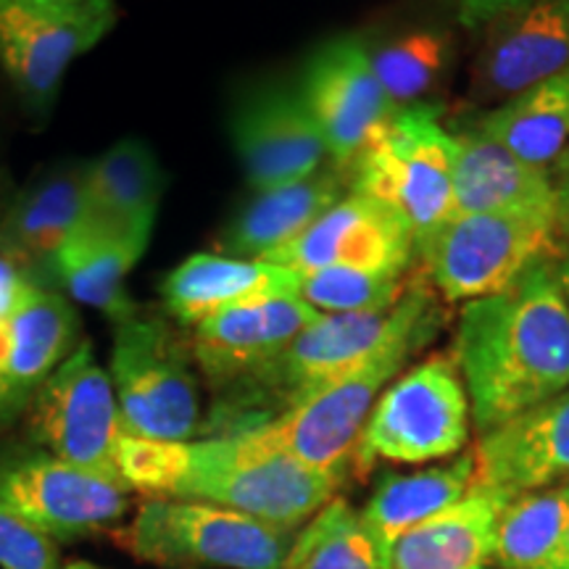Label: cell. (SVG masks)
Returning <instances> with one entry per match:
<instances>
[{"instance_id": "obj_1", "label": "cell", "mask_w": 569, "mask_h": 569, "mask_svg": "<svg viewBox=\"0 0 569 569\" xmlns=\"http://www.w3.org/2000/svg\"><path fill=\"white\" fill-rule=\"evenodd\" d=\"M478 436L569 388V306L557 256L503 293L465 303L453 338Z\"/></svg>"}, {"instance_id": "obj_2", "label": "cell", "mask_w": 569, "mask_h": 569, "mask_svg": "<svg viewBox=\"0 0 569 569\" xmlns=\"http://www.w3.org/2000/svg\"><path fill=\"white\" fill-rule=\"evenodd\" d=\"M119 478L146 498L213 503L290 530L303 528L343 486L340 478L277 451L256 432L182 443L124 436Z\"/></svg>"}, {"instance_id": "obj_3", "label": "cell", "mask_w": 569, "mask_h": 569, "mask_svg": "<svg viewBox=\"0 0 569 569\" xmlns=\"http://www.w3.org/2000/svg\"><path fill=\"white\" fill-rule=\"evenodd\" d=\"M443 322L446 311L436 288L415 277L401 301L393 306V322L386 340L367 359L296 409L251 432L303 467L346 480L356 443L377 398L422 348L436 340Z\"/></svg>"}, {"instance_id": "obj_4", "label": "cell", "mask_w": 569, "mask_h": 569, "mask_svg": "<svg viewBox=\"0 0 569 569\" xmlns=\"http://www.w3.org/2000/svg\"><path fill=\"white\" fill-rule=\"evenodd\" d=\"M393 309L322 315L259 372L213 390L198 438H230L259 430L336 382L382 343Z\"/></svg>"}, {"instance_id": "obj_5", "label": "cell", "mask_w": 569, "mask_h": 569, "mask_svg": "<svg viewBox=\"0 0 569 569\" xmlns=\"http://www.w3.org/2000/svg\"><path fill=\"white\" fill-rule=\"evenodd\" d=\"M298 530L243 511L180 498H148L117 543L161 569H282Z\"/></svg>"}, {"instance_id": "obj_6", "label": "cell", "mask_w": 569, "mask_h": 569, "mask_svg": "<svg viewBox=\"0 0 569 569\" xmlns=\"http://www.w3.org/2000/svg\"><path fill=\"white\" fill-rule=\"evenodd\" d=\"M472 409L451 353H432L382 390L356 443V478L377 461L427 465L459 457L469 443Z\"/></svg>"}, {"instance_id": "obj_7", "label": "cell", "mask_w": 569, "mask_h": 569, "mask_svg": "<svg viewBox=\"0 0 569 569\" xmlns=\"http://www.w3.org/2000/svg\"><path fill=\"white\" fill-rule=\"evenodd\" d=\"M457 142L427 103L398 109L348 167V188L386 203L411 227L417 251L453 213Z\"/></svg>"}, {"instance_id": "obj_8", "label": "cell", "mask_w": 569, "mask_h": 569, "mask_svg": "<svg viewBox=\"0 0 569 569\" xmlns=\"http://www.w3.org/2000/svg\"><path fill=\"white\" fill-rule=\"evenodd\" d=\"M109 377L124 436L163 443L201 436V390L190 340L167 319L134 315L119 322Z\"/></svg>"}, {"instance_id": "obj_9", "label": "cell", "mask_w": 569, "mask_h": 569, "mask_svg": "<svg viewBox=\"0 0 569 569\" xmlns=\"http://www.w3.org/2000/svg\"><path fill=\"white\" fill-rule=\"evenodd\" d=\"M448 303L503 293L532 264L561 253L557 222L517 213H451L417 251Z\"/></svg>"}, {"instance_id": "obj_10", "label": "cell", "mask_w": 569, "mask_h": 569, "mask_svg": "<svg viewBox=\"0 0 569 569\" xmlns=\"http://www.w3.org/2000/svg\"><path fill=\"white\" fill-rule=\"evenodd\" d=\"M113 0H0V69L32 111L51 109L71 63L117 24Z\"/></svg>"}, {"instance_id": "obj_11", "label": "cell", "mask_w": 569, "mask_h": 569, "mask_svg": "<svg viewBox=\"0 0 569 569\" xmlns=\"http://www.w3.org/2000/svg\"><path fill=\"white\" fill-rule=\"evenodd\" d=\"M24 417L30 443L69 465L122 480V417L109 369L98 365L90 340H80L48 375Z\"/></svg>"}, {"instance_id": "obj_12", "label": "cell", "mask_w": 569, "mask_h": 569, "mask_svg": "<svg viewBox=\"0 0 569 569\" xmlns=\"http://www.w3.org/2000/svg\"><path fill=\"white\" fill-rule=\"evenodd\" d=\"M0 501L59 543L119 528L130 490L27 440L0 446Z\"/></svg>"}, {"instance_id": "obj_13", "label": "cell", "mask_w": 569, "mask_h": 569, "mask_svg": "<svg viewBox=\"0 0 569 569\" xmlns=\"http://www.w3.org/2000/svg\"><path fill=\"white\" fill-rule=\"evenodd\" d=\"M296 90L322 132L332 163L343 172L398 111L372 67L369 46L356 34L319 46Z\"/></svg>"}, {"instance_id": "obj_14", "label": "cell", "mask_w": 569, "mask_h": 569, "mask_svg": "<svg viewBox=\"0 0 569 569\" xmlns=\"http://www.w3.org/2000/svg\"><path fill=\"white\" fill-rule=\"evenodd\" d=\"M415 253V232L393 209L348 190L301 238L261 261L290 272H315L327 267L409 272Z\"/></svg>"}, {"instance_id": "obj_15", "label": "cell", "mask_w": 569, "mask_h": 569, "mask_svg": "<svg viewBox=\"0 0 569 569\" xmlns=\"http://www.w3.org/2000/svg\"><path fill=\"white\" fill-rule=\"evenodd\" d=\"M232 146L256 193L317 174L330 159L322 132L298 90L269 84L232 111Z\"/></svg>"}, {"instance_id": "obj_16", "label": "cell", "mask_w": 569, "mask_h": 569, "mask_svg": "<svg viewBox=\"0 0 569 569\" xmlns=\"http://www.w3.org/2000/svg\"><path fill=\"white\" fill-rule=\"evenodd\" d=\"M80 343V319L61 293L27 282L0 315V432L27 415L48 375Z\"/></svg>"}, {"instance_id": "obj_17", "label": "cell", "mask_w": 569, "mask_h": 569, "mask_svg": "<svg viewBox=\"0 0 569 569\" xmlns=\"http://www.w3.org/2000/svg\"><path fill=\"white\" fill-rule=\"evenodd\" d=\"M319 317L322 311L298 296L246 303L196 325L190 353L213 393L267 367Z\"/></svg>"}, {"instance_id": "obj_18", "label": "cell", "mask_w": 569, "mask_h": 569, "mask_svg": "<svg viewBox=\"0 0 569 569\" xmlns=\"http://www.w3.org/2000/svg\"><path fill=\"white\" fill-rule=\"evenodd\" d=\"M559 74H569V0H528L493 21L475 88L488 101H509Z\"/></svg>"}, {"instance_id": "obj_19", "label": "cell", "mask_w": 569, "mask_h": 569, "mask_svg": "<svg viewBox=\"0 0 569 569\" xmlns=\"http://www.w3.org/2000/svg\"><path fill=\"white\" fill-rule=\"evenodd\" d=\"M478 482L511 496L569 486V388L480 436Z\"/></svg>"}, {"instance_id": "obj_20", "label": "cell", "mask_w": 569, "mask_h": 569, "mask_svg": "<svg viewBox=\"0 0 569 569\" xmlns=\"http://www.w3.org/2000/svg\"><path fill=\"white\" fill-rule=\"evenodd\" d=\"M90 161H59L27 180L0 209V259L21 274L51 267L80 222Z\"/></svg>"}, {"instance_id": "obj_21", "label": "cell", "mask_w": 569, "mask_h": 569, "mask_svg": "<svg viewBox=\"0 0 569 569\" xmlns=\"http://www.w3.org/2000/svg\"><path fill=\"white\" fill-rule=\"evenodd\" d=\"M451 134L453 213H517L557 222V184L549 169L517 159L475 124Z\"/></svg>"}, {"instance_id": "obj_22", "label": "cell", "mask_w": 569, "mask_h": 569, "mask_svg": "<svg viewBox=\"0 0 569 569\" xmlns=\"http://www.w3.org/2000/svg\"><path fill=\"white\" fill-rule=\"evenodd\" d=\"M298 284L301 272L269 261L196 253L163 277L161 298L169 317L182 327H196L238 306L298 296Z\"/></svg>"}, {"instance_id": "obj_23", "label": "cell", "mask_w": 569, "mask_h": 569, "mask_svg": "<svg viewBox=\"0 0 569 569\" xmlns=\"http://www.w3.org/2000/svg\"><path fill=\"white\" fill-rule=\"evenodd\" d=\"M511 493L475 482L469 493L422 519L390 546V569H488L496 530Z\"/></svg>"}, {"instance_id": "obj_24", "label": "cell", "mask_w": 569, "mask_h": 569, "mask_svg": "<svg viewBox=\"0 0 569 569\" xmlns=\"http://www.w3.org/2000/svg\"><path fill=\"white\" fill-rule=\"evenodd\" d=\"M348 190V174L332 163L301 182L256 193L224 224L219 248L232 259H267L301 238Z\"/></svg>"}, {"instance_id": "obj_25", "label": "cell", "mask_w": 569, "mask_h": 569, "mask_svg": "<svg viewBox=\"0 0 569 569\" xmlns=\"http://www.w3.org/2000/svg\"><path fill=\"white\" fill-rule=\"evenodd\" d=\"M167 174L151 146L127 138L88 167L80 217L109 230L151 240Z\"/></svg>"}, {"instance_id": "obj_26", "label": "cell", "mask_w": 569, "mask_h": 569, "mask_svg": "<svg viewBox=\"0 0 569 569\" xmlns=\"http://www.w3.org/2000/svg\"><path fill=\"white\" fill-rule=\"evenodd\" d=\"M146 248L148 240L80 217L67 243L56 253L51 269L74 301L103 311L113 325H119L140 315V306L127 293L124 282Z\"/></svg>"}, {"instance_id": "obj_27", "label": "cell", "mask_w": 569, "mask_h": 569, "mask_svg": "<svg viewBox=\"0 0 569 569\" xmlns=\"http://www.w3.org/2000/svg\"><path fill=\"white\" fill-rule=\"evenodd\" d=\"M475 482H478L475 448L440 465L417 469V472H388L377 480L375 490L369 493L361 519L382 551L390 553V546L403 532L457 503Z\"/></svg>"}, {"instance_id": "obj_28", "label": "cell", "mask_w": 569, "mask_h": 569, "mask_svg": "<svg viewBox=\"0 0 569 569\" xmlns=\"http://www.w3.org/2000/svg\"><path fill=\"white\" fill-rule=\"evenodd\" d=\"M478 130L532 167L549 169L567 151L569 74L551 77L482 113Z\"/></svg>"}, {"instance_id": "obj_29", "label": "cell", "mask_w": 569, "mask_h": 569, "mask_svg": "<svg viewBox=\"0 0 569 569\" xmlns=\"http://www.w3.org/2000/svg\"><path fill=\"white\" fill-rule=\"evenodd\" d=\"M569 530V486L511 496L496 530V569H551Z\"/></svg>"}, {"instance_id": "obj_30", "label": "cell", "mask_w": 569, "mask_h": 569, "mask_svg": "<svg viewBox=\"0 0 569 569\" xmlns=\"http://www.w3.org/2000/svg\"><path fill=\"white\" fill-rule=\"evenodd\" d=\"M282 569H390V561L361 511L336 496L298 528Z\"/></svg>"}, {"instance_id": "obj_31", "label": "cell", "mask_w": 569, "mask_h": 569, "mask_svg": "<svg viewBox=\"0 0 569 569\" xmlns=\"http://www.w3.org/2000/svg\"><path fill=\"white\" fill-rule=\"evenodd\" d=\"M372 67L398 109L422 103L443 82L453 61V34L440 27H419L369 48Z\"/></svg>"}, {"instance_id": "obj_32", "label": "cell", "mask_w": 569, "mask_h": 569, "mask_svg": "<svg viewBox=\"0 0 569 569\" xmlns=\"http://www.w3.org/2000/svg\"><path fill=\"white\" fill-rule=\"evenodd\" d=\"M411 280H407V272H390V269L327 267L301 272L298 298L322 315L388 311L401 301Z\"/></svg>"}, {"instance_id": "obj_33", "label": "cell", "mask_w": 569, "mask_h": 569, "mask_svg": "<svg viewBox=\"0 0 569 569\" xmlns=\"http://www.w3.org/2000/svg\"><path fill=\"white\" fill-rule=\"evenodd\" d=\"M0 569H61L59 543L0 501Z\"/></svg>"}, {"instance_id": "obj_34", "label": "cell", "mask_w": 569, "mask_h": 569, "mask_svg": "<svg viewBox=\"0 0 569 569\" xmlns=\"http://www.w3.org/2000/svg\"><path fill=\"white\" fill-rule=\"evenodd\" d=\"M461 19L467 21L469 27L486 24V21L501 19L503 13L519 9L528 0H457Z\"/></svg>"}, {"instance_id": "obj_35", "label": "cell", "mask_w": 569, "mask_h": 569, "mask_svg": "<svg viewBox=\"0 0 569 569\" xmlns=\"http://www.w3.org/2000/svg\"><path fill=\"white\" fill-rule=\"evenodd\" d=\"M27 282L30 280H27L19 269H13L11 264H6V261L0 259V315H6V311L11 309Z\"/></svg>"}, {"instance_id": "obj_36", "label": "cell", "mask_w": 569, "mask_h": 569, "mask_svg": "<svg viewBox=\"0 0 569 569\" xmlns=\"http://www.w3.org/2000/svg\"><path fill=\"white\" fill-rule=\"evenodd\" d=\"M557 232L569 238V188H557Z\"/></svg>"}, {"instance_id": "obj_37", "label": "cell", "mask_w": 569, "mask_h": 569, "mask_svg": "<svg viewBox=\"0 0 569 569\" xmlns=\"http://www.w3.org/2000/svg\"><path fill=\"white\" fill-rule=\"evenodd\" d=\"M557 280L569 306V248H565V251L557 256Z\"/></svg>"}, {"instance_id": "obj_38", "label": "cell", "mask_w": 569, "mask_h": 569, "mask_svg": "<svg viewBox=\"0 0 569 569\" xmlns=\"http://www.w3.org/2000/svg\"><path fill=\"white\" fill-rule=\"evenodd\" d=\"M553 184L557 188H569V148L559 156L557 163H553Z\"/></svg>"}, {"instance_id": "obj_39", "label": "cell", "mask_w": 569, "mask_h": 569, "mask_svg": "<svg viewBox=\"0 0 569 569\" xmlns=\"http://www.w3.org/2000/svg\"><path fill=\"white\" fill-rule=\"evenodd\" d=\"M551 569H569V530H567V538H565V543H561L557 561H553Z\"/></svg>"}, {"instance_id": "obj_40", "label": "cell", "mask_w": 569, "mask_h": 569, "mask_svg": "<svg viewBox=\"0 0 569 569\" xmlns=\"http://www.w3.org/2000/svg\"><path fill=\"white\" fill-rule=\"evenodd\" d=\"M63 569H106V567L92 565V561H71V565L63 567Z\"/></svg>"}, {"instance_id": "obj_41", "label": "cell", "mask_w": 569, "mask_h": 569, "mask_svg": "<svg viewBox=\"0 0 569 569\" xmlns=\"http://www.w3.org/2000/svg\"><path fill=\"white\" fill-rule=\"evenodd\" d=\"M488 569H496V567H488Z\"/></svg>"}]
</instances>
